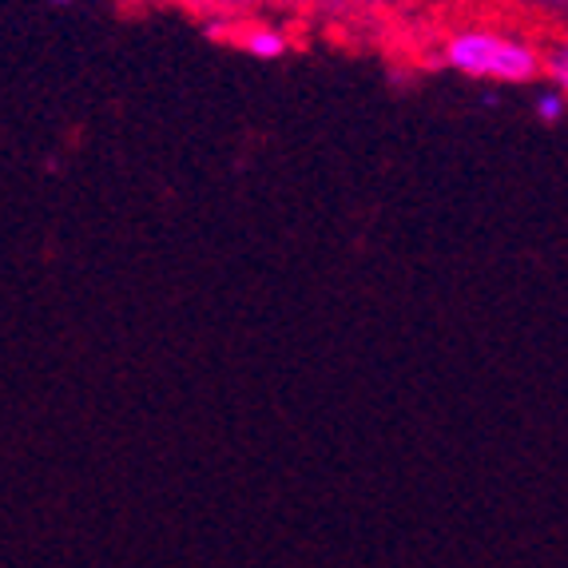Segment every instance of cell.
<instances>
[{
    "instance_id": "cell-6",
    "label": "cell",
    "mask_w": 568,
    "mask_h": 568,
    "mask_svg": "<svg viewBox=\"0 0 568 568\" xmlns=\"http://www.w3.org/2000/svg\"><path fill=\"white\" fill-rule=\"evenodd\" d=\"M48 4H52V9H68V4H72V0H48Z\"/></svg>"
},
{
    "instance_id": "cell-2",
    "label": "cell",
    "mask_w": 568,
    "mask_h": 568,
    "mask_svg": "<svg viewBox=\"0 0 568 568\" xmlns=\"http://www.w3.org/2000/svg\"><path fill=\"white\" fill-rule=\"evenodd\" d=\"M243 48H246V57H255V60H283L286 52H291V40H286V32L271 29V24H258V29L243 32Z\"/></svg>"
},
{
    "instance_id": "cell-4",
    "label": "cell",
    "mask_w": 568,
    "mask_h": 568,
    "mask_svg": "<svg viewBox=\"0 0 568 568\" xmlns=\"http://www.w3.org/2000/svg\"><path fill=\"white\" fill-rule=\"evenodd\" d=\"M540 68L552 77V88H557V92H565V84H568V52H565V48H552V57L540 60Z\"/></svg>"
},
{
    "instance_id": "cell-3",
    "label": "cell",
    "mask_w": 568,
    "mask_h": 568,
    "mask_svg": "<svg viewBox=\"0 0 568 568\" xmlns=\"http://www.w3.org/2000/svg\"><path fill=\"white\" fill-rule=\"evenodd\" d=\"M537 115L545 123H560V120H565V92H557V88H552V92H540L537 95Z\"/></svg>"
},
{
    "instance_id": "cell-1",
    "label": "cell",
    "mask_w": 568,
    "mask_h": 568,
    "mask_svg": "<svg viewBox=\"0 0 568 568\" xmlns=\"http://www.w3.org/2000/svg\"><path fill=\"white\" fill-rule=\"evenodd\" d=\"M454 72L474 80H497V84H529L540 72V52L525 40H505L489 29H465L454 32L442 48Z\"/></svg>"
},
{
    "instance_id": "cell-5",
    "label": "cell",
    "mask_w": 568,
    "mask_h": 568,
    "mask_svg": "<svg viewBox=\"0 0 568 568\" xmlns=\"http://www.w3.org/2000/svg\"><path fill=\"white\" fill-rule=\"evenodd\" d=\"M223 32H227V24H223V20H211V24H207V37H223Z\"/></svg>"
}]
</instances>
